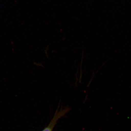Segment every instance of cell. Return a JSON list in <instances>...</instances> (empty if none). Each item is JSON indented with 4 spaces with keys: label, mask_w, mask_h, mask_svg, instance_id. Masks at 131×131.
I'll return each instance as SVG.
<instances>
[{
    "label": "cell",
    "mask_w": 131,
    "mask_h": 131,
    "mask_svg": "<svg viewBox=\"0 0 131 131\" xmlns=\"http://www.w3.org/2000/svg\"><path fill=\"white\" fill-rule=\"evenodd\" d=\"M68 112L67 109H63L60 111H57L53 119L50 122L48 126L42 131H52L54 127L56 125L57 121L61 117H63Z\"/></svg>",
    "instance_id": "1"
}]
</instances>
